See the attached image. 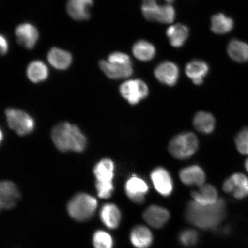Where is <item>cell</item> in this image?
Instances as JSON below:
<instances>
[{"label": "cell", "instance_id": "cell-22", "mask_svg": "<svg viewBox=\"0 0 248 248\" xmlns=\"http://www.w3.org/2000/svg\"><path fill=\"white\" fill-rule=\"evenodd\" d=\"M47 58L49 64L52 67L61 70L67 69L73 60L72 56L70 52L57 47L50 49Z\"/></svg>", "mask_w": 248, "mask_h": 248}, {"label": "cell", "instance_id": "cell-11", "mask_svg": "<svg viewBox=\"0 0 248 248\" xmlns=\"http://www.w3.org/2000/svg\"><path fill=\"white\" fill-rule=\"evenodd\" d=\"M151 179L155 190L164 197H168L173 190L171 176L166 169L162 167L155 169L151 173Z\"/></svg>", "mask_w": 248, "mask_h": 248}, {"label": "cell", "instance_id": "cell-19", "mask_svg": "<svg viewBox=\"0 0 248 248\" xmlns=\"http://www.w3.org/2000/svg\"><path fill=\"white\" fill-rule=\"evenodd\" d=\"M209 67L205 62L195 60L189 62L186 65L185 71L186 75L195 85L202 84L204 78L208 73Z\"/></svg>", "mask_w": 248, "mask_h": 248}, {"label": "cell", "instance_id": "cell-13", "mask_svg": "<svg viewBox=\"0 0 248 248\" xmlns=\"http://www.w3.org/2000/svg\"><path fill=\"white\" fill-rule=\"evenodd\" d=\"M154 75L163 84L173 86L179 79V68L177 65L171 62H163L155 68Z\"/></svg>", "mask_w": 248, "mask_h": 248}, {"label": "cell", "instance_id": "cell-28", "mask_svg": "<svg viewBox=\"0 0 248 248\" xmlns=\"http://www.w3.org/2000/svg\"><path fill=\"white\" fill-rule=\"evenodd\" d=\"M228 52L232 60L244 63L248 61V45L238 40H232L229 43Z\"/></svg>", "mask_w": 248, "mask_h": 248}, {"label": "cell", "instance_id": "cell-29", "mask_svg": "<svg viewBox=\"0 0 248 248\" xmlns=\"http://www.w3.org/2000/svg\"><path fill=\"white\" fill-rule=\"evenodd\" d=\"M234 21L231 17L224 14L214 15L212 18V30L216 34H225L230 32L233 29Z\"/></svg>", "mask_w": 248, "mask_h": 248}, {"label": "cell", "instance_id": "cell-20", "mask_svg": "<svg viewBox=\"0 0 248 248\" xmlns=\"http://www.w3.org/2000/svg\"><path fill=\"white\" fill-rule=\"evenodd\" d=\"M191 195L195 202L203 206L213 205L219 200L217 189L210 184H204L199 190L193 191Z\"/></svg>", "mask_w": 248, "mask_h": 248}, {"label": "cell", "instance_id": "cell-30", "mask_svg": "<svg viewBox=\"0 0 248 248\" xmlns=\"http://www.w3.org/2000/svg\"><path fill=\"white\" fill-rule=\"evenodd\" d=\"M93 243L95 248H113V247L112 237L104 231L95 232L93 235Z\"/></svg>", "mask_w": 248, "mask_h": 248}, {"label": "cell", "instance_id": "cell-31", "mask_svg": "<svg viewBox=\"0 0 248 248\" xmlns=\"http://www.w3.org/2000/svg\"><path fill=\"white\" fill-rule=\"evenodd\" d=\"M235 146L243 155H248V127L244 128L235 136Z\"/></svg>", "mask_w": 248, "mask_h": 248}, {"label": "cell", "instance_id": "cell-33", "mask_svg": "<svg viewBox=\"0 0 248 248\" xmlns=\"http://www.w3.org/2000/svg\"><path fill=\"white\" fill-rule=\"evenodd\" d=\"M0 45L1 55H5L8 51V43L7 39L4 36L1 35L0 38Z\"/></svg>", "mask_w": 248, "mask_h": 248}, {"label": "cell", "instance_id": "cell-24", "mask_svg": "<svg viewBox=\"0 0 248 248\" xmlns=\"http://www.w3.org/2000/svg\"><path fill=\"white\" fill-rule=\"evenodd\" d=\"M193 125L198 132L203 134H210L215 129L216 119L210 113L199 111L194 117Z\"/></svg>", "mask_w": 248, "mask_h": 248}, {"label": "cell", "instance_id": "cell-7", "mask_svg": "<svg viewBox=\"0 0 248 248\" xmlns=\"http://www.w3.org/2000/svg\"><path fill=\"white\" fill-rule=\"evenodd\" d=\"M8 125L20 136L29 134L35 128L32 117L24 111L17 108H9L5 111Z\"/></svg>", "mask_w": 248, "mask_h": 248}, {"label": "cell", "instance_id": "cell-21", "mask_svg": "<svg viewBox=\"0 0 248 248\" xmlns=\"http://www.w3.org/2000/svg\"><path fill=\"white\" fill-rule=\"evenodd\" d=\"M130 240L136 248H148L153 244V232L146 226L138 225L132 229Z\"/></svg>", "mask_w": 248, "mask_h": 248}, {"label": "cell", "instance_id": "cell-2", "mask_svg": "<svg viewBox=\"0 0 248 248\" xmlns=\"http://www.w3.org/2000/svg\"><path fill=\"white\" fill-rule=\"evenodd\" d=\"M52 141L59 150L82 153L85 150L87 140L80 129L67 122L58 124L52 129Z\"/></svg>", "mask_w": 248, "mask_h": 248}, {"label": "cell", "instance_id": "cell-8", "mask_svg": "<svg viewBox=\"0 0 248 248\" xmlns=\"http://www.w3.org/2000/svg\"><path fill=\"white\" fill-rule=\"evenodd\" d=\"M149 92L148 85L141 79H129L120 86L121 95L132 105H137L146 98Z\"/></svg>", "mask_w": 248, "mask_h": 248}, {"label": "cell", "instance_id": "cell-18", "mask_svg": "<svg viewBox=\"0 0 248 248\" xmlns=\"http://www.w3.org/2000/svg\"><path fill=\"white\" fill-rule=\"evenodd\" d=\"M93 4V0H69L67 4V13L74 20H88L91 17L90 8Z\"/></svg>", "mask_w": 248, "mask_h": 248}, {"label": "cell", "instance_id": "cell-1", "mask_svg": "<svg viewBox=\"0 0 248 248\" xmlns=\"http://www.w3.org/2000/svg\"><path fill=\"white\" fill-rule=\"evenodd\" d=\"M226 215V203L219 199L213 205L203 206L192 201L188 203L186 210L187 221L198 228L207 230L219 225Z\"/></svg>", "mask_w": 248, "mask_h": 248}, {"label": "cell", "instance_id": "cell-26", "mask_svg": "<svg viewBox=\"0 0 248 248\" xmlns=\"http://www.w3.org/2000/svg\"><path fill=\"white\" fill-rule=\"evenodd\" d=\"M48 69L46 65L40 61H34L27 67V75L31 82L39 83L47 78Z\"/></svg>", "mask_w": 248, "mask_h": 248}, {"label": "cell", "instance_id": "cell-16", "mask_svg": "<svg viewBox=\"0 0 248 248\" xmlns=\"http://www.w3.org/2000/svg\"><path fill=\"white\" fill-rule=\"evenodd\" d=\"M16 36L20 45L27 49H32L38 42L39 32L32 24L23 23L17 27Z\"/></svg>", "mask_w": 248, "mask_h": 248}, {"label": "cell", "instance_id": "cell-17", "mask_svg": "<svg viewBox=\"0 0 248 248\" xmlns=\"http://www.w3.org/2000/svg\"><path fill=\"white\" fill-rule=\"evenodd\" d=\"M179 178L183 184L188 186L201 187L204 185L206 175L204 170L198 165H191L181 170Z\"/></svg>", "mask_w": 248, "mask_h": 248}, {"label": "cell", "instance_id": "cell-15", "mask_svg": "<svg viewBox=\"0 0 248 248\" xmlns=\"http://www.w3.org/2000/svg\"><path fill=\"white\" fill-rule=\"evenodd\" d=\"M20 198L16 186L10 181H3L0 185V206L1 209L13 208Z\"/></svg>", "mask_w": 248, "mask_h": 248}, {"label": "cell", "instance_id": "cell-27", "mask_svg": "<svg viewBox=\"0 0 248 248\" xmlns=\"http://www.w3.org/2000/svg\"><path fill=\"white\" fill-rule=\"evenodd\" d=\"M132 52L138 60L141 61H150L156 54V49L152 43L141 40L136 42L133 46Z\"/></svg>", "mask_w": 248, "mask_h": 248}, {"label": "cell", "instance_id": "cell-32", "mask_svg": "<svg viewBox=\"0 0 248 248\" xmlns=\"http://www.w3.org/2000/svg\"><path fill=\"white\" fill-rule=\"evenodd\" d=\"M198 234L193 229H186L179 235V241L185 247H192L197 243Z\"/></svg>", "mask_w": 248, "mask_h": 248}, {"label": "cell", "instance_id": "cell-14", "mask_svg": "<svg viewBox=\"0 0 248 248\" xmlns=\"http://www.w3.org/2000/svg\"><path fill=\"white\" fill-rule=\"evenodd\" d=\"M142 217L145 221L151 227L160 229L169 221L170 214L169 210L164 207L152 205L144 211Z\"/></svg>", "mask_w": 248, "mask_h": 248}, {"label": "cell", "instance_id": "cell-6", "mask_svg": "<svg viewBox=\"0 0 248 248\" xmlns=\"http://www.w3.org/2000/svg\"><path fill=\"white\" fill-rule=\"evenodd\" d=\"M98 205L97 200L88 194H78L73 197L67 206L70 216L78 221L92 218Z\"/></svg>", "mask_w": 248, "mask_h": 248}, {"label": "cell", "instance_id": "cell-35", "mask_svg": "<svg viewBox=\"0 0 248 248\" xmlns=\"http://www.w3.org/2000/svg\"><path fill=\"white\" fill-rule=\"evenodd\" d=\"M245 168H246L247 171L248 172V158L247 159L246 163H245Z\"/></svg>", "mask_w": 248, "mask_h": 248}, {"label": "cell", "instance_id": "cell-12", "mask_svg": "<svg viewBox=\"0 0 248 248\" xmlns=\"http://www.w3.org/2000/svg\"><path fill=\"white\" fill-rule=\"evenodd\" d=\"M125 190L127 196L133 202L141 204L144 202L148 193L149 186L143 179L133 176L126 181Z\"/></svg>", "mask_w": 248, "mask_h": 248}, {"label": "cell", "instance_id": "cell-34", "mask_svg": "<svg viewBox=\"0 0 248 248\" xmlns=\"http://www.w3.org/2000/svg\"><path fill=\"white\" fill-rule=\"evenodd\" d=\"M163 1L167 2V3H171L174 1V0H163ZM157 0H143V3L147 2H156L157 3Z\"/></svg>", "mask_w": 248, "mask_h": 248}, {"label": "cell", "instance_id": "cell-4", "mask_svg": "<svg viewBox=\"0 0 248 248\" xmlns=\"http://www.w3.org/2000/svg\"><path fill=\"white\" fill-rule=\"evenodd\" d=\"M96 178V188L98 197L103 199L110 198L114 190L113 179L114 176V164L108 158L102 159L93 170Z\"/></svg>", "mask_w": 248, "mask_h": 248}, {"label": "cell", "instance_id": "cell-9", "mask_svg": "<svg viewBox=\"0 0 248 248\" xmlns=\"http://www.w3.org/2000/svg\"><path fill=\"white\" fill-rule=\"evenodd\" d=\"M141 9L144 17L148 21L170 23L175 19V9L170 4L159 5L156 2L143 3Z\"/></svg>", "mask_w": 248, "mask_h": 248}, {"label": "cell", "instance_id": "cell-25", "mask_svg": "<svg viewBox=\"0 0 248 248\" xmlns=\"http://www.w3.org/2000/svg\"><path fill=\"white\" fill-rule=\"evenodd\" d=\"M188 34V28L182 24L173 25L167 31V36L170 45L176 48L181 47L184 45Z\"/></svg>", "mask_w": 248, "mask_h": 248}, {"label": "cell", "instance_id": "cell-5", "mask_svg": "<svg viewBox=\"0 0 248 248\" xmlns=\"http://www.w3.org/2000/svg\"><path fill=\"white\" fill-rule=\"evenodd\" d=\"M199 147V140L194 133L186 132L173 138L169 145V153L178 160H185L193 156Z\"/></svg>", "mask_w": 248, "mask_h": 248}, {"label": "cell", "instance_id": "cell-3", "mask_svg": "<svg viewBox=\"0 0 248 248\" xmlns=\"http://www.w3.org/2000/svg\"><path fill=\"white\" fill-rule=\"evenodd\" d=\"M99 66L105 75L112 79L128 78L133 71L131 58L120 52H114L109 55L108 61L101 60Z\"/></svg>", "mask_w": 248, "mask_h": 248}, {"label": "cell", "instance_id": "cell-23", "mask_svg": "<svg viewBox=\"0 0 248 248\" xmlns=\"http://www.w3.org/2000/svg\"><path fill=\"white\" fill-rule=\"evenodd\" d=\"M100 217L102 222L107 227L114 229L119 226L122 215L116 204L107 203L102 207Z\"/></svg>", "mask_w": 248, "mask_h": 248}, {"label": "cell", "instance_id": "cell-10", "mask_svg": "<svg viewBox=\"0 0 248 248\" xmlns=\"http://www.w3.org/2000/svg\"><path fill=\"white\" fill-rule=\"evenodd\" d=\"M222 188L225 193L232 194L236 199H243L248 196V179L243 173H234L225 180Z\"/></svg>", "mask_w": 248, "mask_h": 248}]
</instances>
